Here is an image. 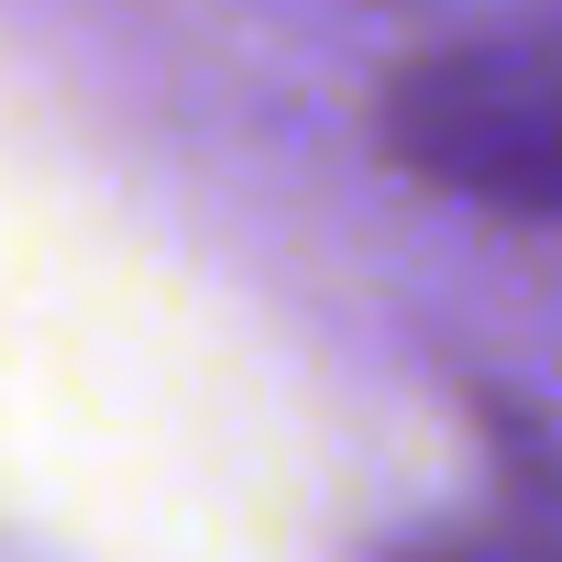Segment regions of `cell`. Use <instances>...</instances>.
Returning a JSON list of instances; mask_svg holds the SVG:
<instances>
[{
    "instance_id": "obj_1",
    "label": "cell",
    "mask_w": 562,
    "mask_h": 562,
    "mask_svg": "<svg viewBox=\"0 0 562 562\" xmlns=\"http://www.w3.org/2000/svg\"><path fill=\"white\" fill-rule=\"evenodd\" d=\"M386 155L485 210H562V0L419 45L386 78Z\"/></svg>"
},
{
    "instance_id": "obj_2",
    "label": "cell",
    "mask_w": 562,
    "mask_h": 562,
    "mask_svg": "<svg viewBox=\"0 0 562 562\" xmlns=\"http://www.w3.org/2000/svg\"><path fill=\"white\" fill-rule=\"evenodd\" d=\"M386 562H562V463L540 452V430L507 419L496 496L463 507V518H441V529L386 540Z\"/></svg>"
}]
</instances>
